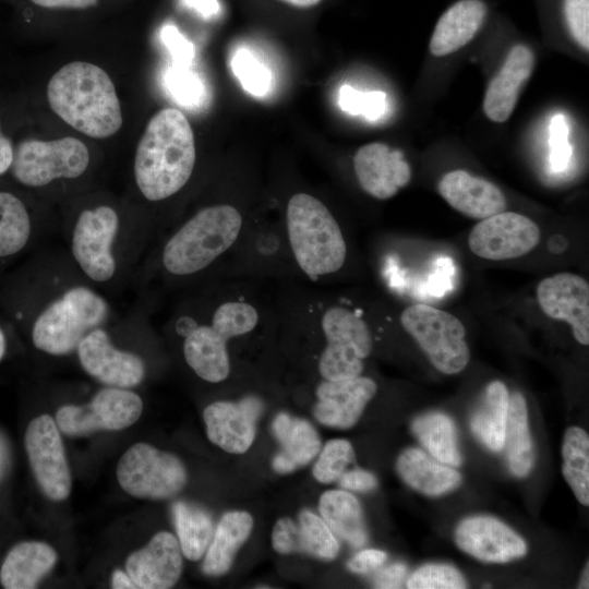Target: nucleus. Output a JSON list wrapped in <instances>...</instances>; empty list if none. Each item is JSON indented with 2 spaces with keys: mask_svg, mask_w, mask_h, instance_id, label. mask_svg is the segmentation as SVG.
<instances>
[{
  "mask_svg": "<svg viewBox=\"0 0 589 589\" xmlns=\"http://www.w3.org/2000/svg\"><path fill=\"white\" fill-rule=\"evenodd\" d=\"M249 281H231L214 301L207 317L190 318L181 330L187 364L203 381L220 383L231 372L229 345L279 322L278 308L267 303Z\"/></svg>",
  "mask_w": 589,
  "mask_h": 589,
  "instance_id": "nucleus-1",
  "label": "nucleus"
},
{
  "mask_svg": "<svg viewBox=\"0 0 589 589\" xmlns=\"http://www.w3.org/2000/svg\"><path fill=\"white\" fill-rule=\"evenodd\" d=\"M283 317L313 328L324 340L317 359L322 380L340 381L362 374L364 360L373 349L368 322L341 302L323 299L322 293L291 294L279 303Z\"/></svg>",
  "mask_w": 589,
  "mask_h": 589,
  "instance_id": "nucleus-2",
  "label": "nucleus"
},
{
  "mask_svg": "<svg viewBox=\"0 0 589 589\" xmlns=\"http://www.w3.org/2000/svg\"><path fill=\"white\" fill-rule=\"evenodd\" d=\"M195 161L190 122L179 109H161L151 118L137 144L135 182L151 202L169 199L189 182Z\"/></svg>",
  "mask_w": 589,
  "mask_h": 589,
  "instance_id": "nucleus-3",
  "label": "nucleus"
},
{
  "mask_svg": "<svg viewBox=\"0 0 589 589\" xmlns=\"http://www.w3.org/2000/svg\"><path fill=\"white\" fill-rule=\"evenodd\" d=\"M248 225L243 212L230 203L199 209L165 242L163 268L179 278L207 271L228 255L232 256Z\"/></svg>",
  "mask_w": 589,
  "mask_h": 589,
  "instance_id": "nucleus-4",
  "label": "nucleus"
},
{
  "mask_svg": "<svg viewBox=\"0 0 589 589\" xmlns=\"http://www.w3.org/2000/svg\"><path fill=\"white\" fill-rule=\"evenodd\" d=\"M47 98L56 115L87 136L106 139L122 125L115 85L96 64L74 61L63 65L50 79Z\"/></svg>",
  "mask_w": 589,
  "mask_h": 589,
  "instance_id": "nucleus-5",
  "label": "nucleus"
},
{
  "mask_svg": "<svg viewBox=\"0 0 589 589\" xmlns=\"http://www.w3.org/2000/svg\"><path fill=\"white\" fill-rule=\"evenodd\" d=\"M283 225L299 275L323 283L346 265L348 244L329 208L316 196L297 192L287 201Z\"/></svg>",
  "mask_w": 589,
  "mask_h": 589,
  "instance_id": "nucleus-6",
  "label": "nucleus"
},
{
  "mask_svg": "<svg viewBox=\"0 0 589 589\" xmlns=\"http://www.w3.org/2000/svg\"><path fill=\"white\" fill-rule=\"evenodd\" d=\"M106 301L85 287H73L51 302L36 318L34 346L61 356L77 348L80 341L105 320Z\"/></svg>",
  "mask_w": 589,
  "mask_h": 589,
  "instance_id": "nucleus-7",
  "label": "nucleus"
},
{
  "mask_svg": "<svg viewBox=\"0 0 589 589\" xmlns=\"http://www.w3.org/2000/svg\"><path fill=\"white\" fill-rule=\"evenodd\" d=\"M400 324L440 372L452 375L467 366L470 351L466 329L455 315L417 303L401 312Z\"/></svg>",
  "mask_w": 589,
  "mask_h": 589,
  "instance_id": "nucleus-8",
  "label": "nucleus"
},
{
  "mask_svg": "<svg viewBox=\"0 0 589 589\" xmlns=\"http://www.w3.org/2000/svg\"><path fill=\"white\" fill-rule=\"evenodd\" d=\"M117 479L134 497L161 501L172 498L183 490L188 473L176 455L147 443H136L120 458Z\"/></svg>",
  "mask_w": 589,
  "mask_h": 589,
  "instance_id": "nucleus-9",
  "label": "nucleus"
},
{
  "mask_svg": "<svg viewBox=\"0 0 589 589\" xmlns=\"http://www.w3.org/2000/svg\"><path fill=\"white\" fill-rule=\"evenodd\" d=\"M89 165V152L79 139L25 140L14 153L12 171L16 180L28 187H44L56 179H74Z\"/></svg>",
  "mask_w": 589,
  "mask_h": 589,
  "instance_id": "nucleus-10",
  "label": "nucleus"
},
{
  "mask_svg": "<svg viewBox=\"0 0 589 589\" xmlns=\"http://www.w3.org/2000/svg\"><path fill=\"white\" fill-rule=\"evenodd\" d=\"M143 411L141 397L128 388L105 387L84 406L65 405L56 414L58 429L69 436H86L97 431L123 430Z\"/></svg>",
  "mask_w": 589,
  "mask_h": 589,
  "instance_id": "nucleus-11",
  "label": "nucleus"
},
{
  "mask_svg": "<svg viewBox=\"0 0 589 589\" xmlns=\"http://www.w3.org/2000/svg\"><path fill=\"white\" fill-rule=\"evenodd\" d=\"M24 444L32 472L43 493L52 501L65 500L71 492L72 478L56 421L48 414L33 419L26 429Z\"/></svg>",
  "mask_w": 589,
  "mask_h": 589,
  "instance_id": "nucleus-12",
  "label": "nucleus"
},
{
  "mask_svg": "<svg viewBox=\"0 0 589 589\" xmlns=\"http://www.w3.org/2000/svg\"><path fill=\"white\" fill-rule=\"evenodd\" d=\"M119 228L117 212L107 205L83 211L73 229L71 250L92 280L104 283L116 272L111 245Z\"/></svg>",
  "mask_w": 589,
  "mask_h": 589,
  "instance_id": "nucleus-13",
  "label": "nucleus"
},
{
  "mask_svg": "<svg viewBox=\"0 0 589 589\" xmlns=\"http://www.w3.org/2000/svg\"><path fill=\"white\" fill-rule=\"evenodd\" d=\"M537 224L525 215L501 212L477 224L468 238L470 251L479 257L503 261L520 257L540 242Z\"/></svg>",
  "mask_w": 589,
  "mask_h": 589,
  "instance_id": "nucleus-14",
  "label": "nucleus"
},
{
  "mask_svg": "<svg viewBox=\"0 0 589 589\" xmlns=\"http://www.w3.org/2000/svg\"><path fill=\"white\" fill-rule=\"evenodd\" d=\"M263 410L264 404L255 395L238 401L212 402L203 411L208 440L225 452L245 453L254 442L256 422Z\"/></svg>",
  "mask_w": 589,
  "mask_h": 589,
  "instance_id": "nucleus-15",
  "label": "nucleus"
},
{
  "mask_svg": "<svg viewBox=\"0 0 589 589\" xmlns=\"http://www.w3.org/2000/svg\"><path fill=\"white\" fill-rule=\"evenodd\" d=\"M76 350L85 372L107 386L129 388L144 378V361L137 354L115 348L101 328L91 330Z\"/></svg>",
  "mask_w": 589,
  "mask_h": 589,
  "instance_id": "nucleus-16",
  "label": "nucleus"
},
{
  "mask_svg": "<svg viewBox=\"0 0 589 589\" xmlns=\"http://www.w3.org/2000/svg\"><path fill=\"white\" fill-rule=\"evenodd\" d=\"M539 306L549 317L572 326L575 339L589 345V284L576 274L558 273L537 288Z\"/></svg>",
  "mask_w": 589,
  "mask_h": 589,
  "instance_id": "nucleus-17",
  "label": "nucleus"
},
{
  "mask_svg": "<svg viewBox=\"0 0 589 589\" xmlns=\"http://www.w3.org/2000/svg\"><path fill=\"white\" fill-rule=\"evenodd\" d=\"M455 542L461 551L483 562L506 563L527 553L525 540L491 516H472L460 521Z\"/></svg>",
  "mask_w": 589,
  "mask_h": 589,
  "instance_id": "nucleus-18",
  "label": "nucleus"
},
{
  "mask_svg": "<svg viewBox=\"0 0 589 589\" xmlns=\"http://www.w3.org/2000/svg\"><path fill=\"white\" fill-rule=\"evenodd\" d=\"M376 390V383L366 376L322 380L316 387L317 401L313 407V416L323 425L350 429L358 422Z\"/></svg>",
  "mask_w": 589,
  "mask_h": 589,
  "instance_id": "nucleus-19",
  "label": "nucleus"
},
{
  "mask_svg": "<svg viewBox=\"0 0 589 589\" xmlns=\"http://www.w3.org/2000/svg\"><path fill=\"white\" fill-rule=\"evenodd\" d=\"M353 168L361 189L378 200L393 197L411 178L402 152L380 142L361 146L354 154Z\"/></svg>",
  "mask_w": 589,
  "mask_h": 589,
  "instance_id": "nucleus-20",
  "label": "nucleus"
},
{
  "mask_svg": "<svg viewBox=\"0 0 589 589\" xmlns=\"http://www.w3.org/2000/svg\"><path fill=\"white\" fill-rule=\"evenodd\" d=\"M125 569L136 588L173 587L182 573V552L178 539L168 531L157 532L144 548L128 557Z\"/></svg>",
  "mask_w": 589,
  "mask_h": 589,
  "instance_id": "nucleus-21",
  "label": "nucleus"
},
{
  "mask_svg": "<svg viewBox=\"0 0 589 589\" xmlns=\"http://www.w3.org/2000/svg\"><path fill=\"white\" fill-rule=\"evenodd\" d=\"M272 544L280 554L305 553L320 560L332 561L339 552V542L323 518L303 509L298 521L289 517L276 521Z\"/></svg>",
  "mask_w": 589,
  "mask_h": 589,
  "instance_id": "nucleus-22",
  "label": "nucleus"
},
{
  "mask_svg": "<svg viewBox=\"0 0 589 589\" xmlns=\"http://www.w3.org/2000/svg\"><path fill=\"white\" fill-rule=\"evenodd\" d=\"M437 190L454 209L470 218L484 219L506 208V197L500 188L465 170L444 175Z\"/></svg>",
  "mask_w": 589,
  "mask_h": 589,
  "instance_id": "nucleus-23",
  "label": "nucleus"
},
{
  "mask_svg": "<svg viewBox=\"0 0 589 589\" xmlns=\"http://www.w3.org/2000/svg\"><path fill=\"white\" fill-rule=\"evenodd\" d=\"M533 53L525 45L510 49L498 73L490 82L483 110L494 122H504L513 113L518 95L533 70Z\"/></svg>",
  "mask_w": 589,
  "mask_h": 589,
  "instance_id": "nucleus-24",
  "label": "nucleus"
},
{
  "mask_svg": "<svg viewBox=\"0 0 589 589\" xmlns=\"http://www.w3.org/2000/svg\"><path fill=\"white\" fill-rule=\"evenodd\" d=\"M274 436L280 445L272 466L277 473H289L308 465L321 450V438L306 420L279 412L272 424Z\"/></svg>",
  "mask_w": 589,
  "mask_h": 589,
  "instance_id": "nucleus-25",
  "label": "nucleus"
},
{
  "mask_svg": "<svg viewBox=\"0 0 589 589\" xmlns=\"http://www.w3.org/2000/svg\"><path fill=\"white\" fill-rule=\"evenodd\" d=\"M488 9L482 0H460L437 21L430 51L436 57L449 55L468 44L480 29Z\"/></svg>",
  "mask_w": 589,
  "mask_h": 589,
  "instance_id": "nucleus-26",
  "label": "nucleus"
},
{
  "mask_svg": "<svg viewBox=\"0 0 589 589\" xmlns=\"http://www.w3.org/2000/svg\"><path fill=\"white\" fill-rule=\"evenodd\" d=\"M57 560L56 551L45 542H20L8 552L2 563L0 582L5 589L36 588Z\"/></svg>",
  "mask_w": 589,
  "mask_h": 589,
  "instance_id": "nucleus-27",
  "label": "nucleus"
},
{
  "mask_svg": "<svg viewBox=\"0 0 589 589\" xmlns=\"http://www.w3.org/2000/svg\"><path fill=\"white\" fill-rule=\"evenodd\" d=\"M396 469L405 483L429 496L453 491L461 482L458 471L416 447L401 452Z\"/></svg>",
  "mask_w": 589,
  "mask_h": 589,
  "instance_id": "nucleus-28",
  "label": "nucleus"
},
{
  "mask_svg": "<svg viewBox=\"0 0 589 589\" xmlns=\"http://www.w3.org/2000/svg\"><path fill=\"white\" fill-rule=\"evenodd\" d=\"M253 528L252 516L242 510L223 515L207 548L202 570L208 576L226 574L240 546L248 540Z\"/></svg>",
  "mask_w": 589,
  "mask_h": 589,
  "instance_id": "nucleus-29",
  "label": "nucleus"
},
{
  "mask_svg": "<svg viewBox=\"0 0 589 589\" xmlns=\"http://www.w3.org/2000/svg\"><path fill=\"white\" fill-rule=\"evenodd\" d=\"M508 402L509 395L505 384L493 381L485 387L480 402L471 414L472 433L492 452L503 449Z\"/></svg>",
  "mask_w": 589,
  "mask_h": 589,
  "instance_id": "nucleus-30",
  "label": "nucleus"
},
{
  "mask_svg": "<svg viewBox=\"0 0 589 589\" xmlns=\"http://www.w3.org/2000/svg\"><path fill=\"white\" fill-rule=\"evenodd\" d=\"M318 510L330 530L354 548L368 540L362 507L354 495L347 490L324 492L318 502Z\"/></svg>",
  "mask_w": 589,
  "mask_h": 589,
  "instance_id": "nucleus-31",
  "label": "nucleus"
},
{
  "mask_svg": "<svg viewBox=\"0 0 589 589\" xmlns=\"http://www.w3.org/2000/svg\"><path fill=\"white\" fill-rule=\"evenodd\" d=\"M510 472L526 477L534 464V450L528 424L525 397L515 392L509 396L504 446Z\"/></svg>",
  "mask_w": 589,
  "mask_h": 589,
  "instance_id": "nucleus-32",
  "label": "nucleus"
},
{
  "mask_svg": "<svg viewBox=\"0 0 589 589\" xmlns=\"http://www.w3.org/2000/svg\"><path fill=\"white\" fill-rule=\"evenodd\" d=\"M171 510L182 554L190 561H199L213 539L211 515L204 508L183 501L175 502Z\"/></svg>",
  "mask_w": 589,
  "mask_h": 589,
  "instance_id": "nucleus-33",
  "label": "nucleus"
},
{
  "mask_svg": "<svg viewBox=\"0 0 589 589\" xmlns=\"http://www.w3.org/2000/svg\"><path fill=\"white\" fill-rule=\"evenodd\" d=\"M411 431L438 461L448 466L461 464L456 426L448 416L441 412L422 414L412 421Z\"/></svg>",
  "mask_w": 589,
  "mask_h": 589,
  "instance_id": "nucleus-34",
  "label": "nucleus"
},
{
  "mask_svg": "<svg viewBox=\"0 0 589 589\" xmlns=\"http://www.w3.org/2000/svg\"><path fill=\"white\" fill-rule=\"evenodd\" d=\"M563 476L578 502L589 505V436L579 426L565 431L563 445Z\"/></svg>",
  "mask_w": 589,
  "mask_h": 589,
  "instance_id": "nucleus-35",
  "label": "nucleus"
},
{
  "mask_svg": "<svg viewBox=\"0 0 589 589\" xmlns=\"http://www.w3.org/2000/svg\"><path fill=\"white\" fill-rule=\"evenodd\" d=\"M31 236V219L20 199L0 192V257L21 251Z\"/></svg>",
  "mask_w": 589,
  "mask_h": 589,
  "instance_id": "nucleus-36",
  "label": "nucleus"
},
{
  "mask_svg": "<svg viewBox=\"0 0 589 589\" xmlns=\"http://www.w3.org/2000/svg\"><path fill=\"white\" fill-rule=\"evenodd\" d=\"M231 70L242 88L254 97H263L271 89L269 69L247 48H239L231 58Z\"/></svg>",
  "mask_w": 589,
  "mask_h": 589,
  "instance_id": "nucleus-37",
  "label": "nucleus"
},
{
  "mask_svg": "<svg viewBox=\"0 0 589 589\" xmlns=\"http://www.w3.org/2000/svg\"><path fill=\"white\" fill-rule=\"evenodd\" d=\"M165 84L171 97L183 107L196 108L206 99L205 84L190 67L172 64L166 72Z\"/></svg>",
  "mask_w": 589,
  "mask_h": 589,
  "instance_id": "nucleus-38",
  "label": "nucleus"
},
{
  "mask_svg": "<svg viewBox=\"0 0 589 589\" xmlns=\"http://www.w3.org/2000/svg\"><path fill=\"white\" fill-rule=\"evenodd\" d=\"M312 473L321 483H332L339 479L354 459V450L347 440L328 441L320 450Z\"/></svg>",
  "mask_w": 589,
  "mask_h": 589,
  "instance_id": "nucleus-39",
  "label": "nucleus"
},
{
  "mask_svg": "<svg viewBox=\"0 0 589 589\" xmlns=\"http://www.w3.org/2000/svg\"><path fill=\"white\" fill-rule=\"evenodd\" d=\"M338 105L351 116H363L369 121H376L387 109V96L382 91L361 92L345 84L339 88Z\"/></svg>",
  "mask_w": 589,
  "mask_h": 589,
  "instance_id": "nucleus-40",
  "label": "nucleus"
},
{
  "mask_svg": "<svg viewBox=\"0 0 589 589\" xmlns=\"http://www.w3.org/2000/svg\"><path fill=\"white\" fill-rule=\"evenodd\" d=\"M467 582L460 572L447 564H426L407 580L409 589H462Z\"/></svg>",
  "mask_w": 589,
  "mask_h": 589,
  "instance_id": "nucleus-41",
  "label": "nucleus"
},
{
  "mask_svg": "<svg viewBox=\"0 0 589 589\" xmlns=\"http://www.w3.org/2000/svg\"><path fill=\"white\" fill-rule=\"evenodd\" d=\"M550 164L554 171L566 168L572 156V146L568 143V124L563 115H555L550 123Z\"/></svg>",
  "mask_w": 589,
  "mask_h": 589,
  "instance_id": "nucleus-42",
  "label": "nucleus"
},
{
  "mask_svg": "<svg viewBox=\"0 0 589 589\" xmlns=\"http://www.w3.org/2000/svg\"><path fill=\"white\" fill-rule=\"evenodd\" d=\"M565 19L573 38L589 48V0H565Z\"/></svg>",
  "mask_w": 589,
  "mask_h": 589,
  "instance_id": "nucleus-43",
  "label": "nucleus"
},
{
  "mask_svg": "<svg viewBox=\"0 0 589 589\" xmlns=\"http://www.w3.org/2000/svg\"><path fill=\"white\" fill-rule=\"evenodd\" d=\"M160 36L172 57L173 64L190 67L195 55L193 44L170 24L163 27Z\"/></svg>",
  "mask_w": 589,
  "mask_h": 589,
  "instance_id": "nucleus-44",
  "label": "nucleus"
},
{
  "mask_svg": "<svg viewBox=\"0 0 589 589\" xmlns=\"http://www.w3.org/2000/svg\"><path fill=\"white\" fill-rule=\"evenodd\" d=\"M387 554L377 549H365L358 552L348 563L347 567L354 574H369L383 566Z\"/></svg>",
  "mask_w": 589,
  "mask_h": 589,
  "instance_id": "nucleus-45",
  "label": "nucleus"
},
{
  "mask_svg": "<svg viewBox=\"0 0 589 589\" xmlns=\"http://www.w3.org/2000/svg\"><path fill=\"white\" fill-rule=\"evenodd\" d=\"M337 481L340 488L347 491L369 492L377 486L376 477L363 469L345 471Z\"/></svg>",
  "mask_w": 589,
  "mask_h": 589,
  "instance_id": "nucleus-46",
  "label": "nucleus"
},
{
  "mask_svg": "<svg viewBox=\"0 0 589 589\" xmlns=\"http://www.w3.org/2000/svg\"><path fill=\"white\" fill-rule=\"evenodd\" d=\"M406 574L407 567L401 563H394L383 567L374 576V587L382 589L400 588Z\"/></svg>",
  "mask_w": 589,
  "mask_h": 589,
  "instance_id": "nucleus-47",
  "label": "nucleus"
},
{
  "mask_svg": "<svg viewBox=\"0 0 589 589\" xmlns=\"http://www.w3.org/2000/svg\"><path fill=\"white\" fill-rule=\"evenodd\" d=\"M43 8L86 9L95 5L98 0H31Z\"/></svg>",
  "mask_w": 589,
  "mask_h": 589,
  "instance_id": "nucleus-48",
  "label": "nucleus"
},
{
  "mask_svg": "<svg viewBox=\"0 0 589 589\" xmlns=\"http://www.w3.org/2000/svg\"><path fill=\"white\" fill-rule=\"evenodd\" d=\"M184 3L197 11L205 19L217 15L220 10L217 0H184Z\"/></svg>",
  "mask_w": 589,
  "mask_h": 589,
  "instance_id": "nucleus-49",
  "label": "nucleus"
},
{
  "mask_svg": "<svg viewBox=\"0 0 589 589\" xmlns=\"http://www.w3.org/2000/svg\"><path fill=\"white\" fill-rule=\"evenodd\" d=\"M13 148L10 140L1 132L0 127V176L9 170L13 161Z\"/></svg>",
  "mask_w": 589,
  "mask_h": 589,
  "instance_id": "nucleus-50",
  "label": "nucleus"
},
{
  "mask_svg": "<svg viewBox=\"0 0 589 589\" xmlns=\"http://www.w3.org/2000/svg\"><path fill=\"white\" fill-rule=\"evenodd\" d=\"M111 587L115 589H134L136 585L127 572L116 569L111 577Z\"/></svg>",
  "mask_w": 589,
  "mask_h": 589,
  "instance_id": "nucleus-51",
  "label": "nucleus"
},
{
  "mask_svg": "<svg viewBox=\"0 0 589 589\" xmlns=\"http://www.w3.org/2000/svg\"><path fill=\"white\" fill-rule=\"evenodd\" d=\"M281 1L296 8H311L320 3L322 0H281Z\"/></svg>",
  "mask_w": 589,
  "mask_h": 589,
  "instance_id": "nucleus-52",
  "label": "nucleus"
},
{
  "mask_svg": "<svg viewBox=\"0 0 589 589\" xmlns=\"http://www.w3.org/2000/svg\"><path fill=\"white\" fill-rule=\"evenodd\" d=\"M588 563L586 564V567L584 569V573H582V576H581V579H580V582H579V588H588L589 586V576H588Z\"/></svg>",
  "mask_w": 589,
  "mask_h": 589,
  "instance_id": "nucleus-53",
  "label": "nucleus"
},
{
  "mask_svg": "<svg viewBox=\"0 0 589 589\" xmlns=\"http://www.w3.org/2000/svg\"><path fill=\"white\" fill-rule=\"evenodd\" d=\"M4 353H5V337H4L3 332L0 328V361L3 358Z\"/></svg>",
  "mask_w": 589,
  "mask_h": 589,
  "instance_id": "nucleus-54",
  "label": "nucleus"
}]
</instances>
